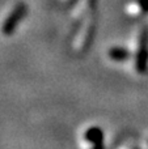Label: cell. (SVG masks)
<instances>
[{"label":"cell","mask_w":148,"mask_h":149,"mask_svg":"<svg viewBox=\"0 0 148 149\" xmlns=\"http://www.w3.org/2000/svg\"><path fill=\"white\" fill-rule=\"evenodd\" d=\"M26 12H28V8L24 3H17L15 5L10 13L7 16V18L4 20L1 25V33L4 36H10V34L15 33V30L17 29L18 24L24 20V17L26 16Z\"/></svg>","instance_id":"6da1fadb"},{"label":"cell","mask_w":148,"mask_h":149,"mask_svg":"<svg viewBox=\"0 0 148 149\" xmlns=\"http://www.w3.org/2000/svg\"><path fill=\"white\" fill-rule=\"evenodd\" d=\"M76 1H77V0H68V5H73Z\"/></svg>","instance_id":"52a82bcc"},{"label":"cell","mask_w":148,"mask_h":149,"mask_svg":"<svg viewBox=\"0 0 148 149\" xmlns=\"http://www.w3.org/2000/svg\"><path fill=\"white\" fill-rule=\"evenodd\" d=\"M84 139L92 145L104 143V132H102V130L100 127H91V128H88L85 131Z\"/></svg>","instance_id":"3957f363"},{"label":"cell","mask_w":148,"mask_h":149,"mask_svg":"<svg viewBox=\"0 0 148 149\" xmlns=\"http://www.w3.org/2000/svg\"><path fill=\"white\" fill-rule=\"evenodd\" d=\"M148 65V29L144 28L139 37L138 51H136L135 67L139 73H144Z\"/></svg>","instance_id":"7a4b0ae2"},{"label":"cell","mask_w":148,"mask_h":149,"mask_svg":"<svg viewBox=\"0 0 148 149\" xmlns=\"http://www.w3.org/2000/svg\"><path fill=\"white\" fill-rule=\"evenodd\" d=\"M136 5L140 9L142 13H147L148 12V0H138L136 1Z\"/></svg>","instance_id":"5b68a950"},{"label":"cell","mask_w":148,"mask_h":149,"mask_svg":"<svg viewBox=\"0 0 148 149\" xmlns=\"http://www.w3.org/2000/svg\"><path fill=\"white\" fill-rule=\"evenodd\" d=\"M109 58L114 62H125L130 58V51L123 47H112L109 50Z\"/></svg>","instance_id":"277c9868"},{"label":"cell","mask_w":148,"mask_h":149,"mask_svg":"<svg viewBox=\"0 0 148 149\" xmlns=\"http://www.w3.org/2000/svg\"><path fill=\"white\" fill-rule=\"evenodd\" d=\"M92 149H104V143H98V144H94Z\"/></svg>","instance_id":"8992f818"}]
</instances>
